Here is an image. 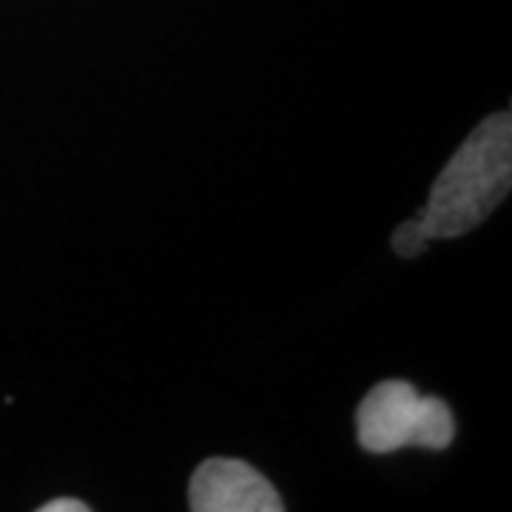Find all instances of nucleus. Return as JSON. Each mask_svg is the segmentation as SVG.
<instances>
[{
	"mask_svg": "<svg viewBox=\"0 0 512 512\" xmlns=\"http://www.w3.org/2000/svg\"><path fill=\"white\" fill-rule=\"evenodd\" d=\"M512 185V117L495 111L481 120L444 165L430 188V200L416 214L430 239H453L478 228L493 214Z\"/></svg>",
	"mask_w": 512,
	"mask_h": 512,
	"instance_id": "nucleus-1",
	"label": "nucleus"
},
{
	"mask_svg": "<svg viewBox=\"0 0 512 512\" xmlns=\"http://www.w3.org/2000/svg\"><path fill=\"white\" fill-rule=\"evenodd\" d=\"M356 439L365 453L390 456L407 447L447 450L456 439V421L447 402L421 396L410 382H379L356 410Z\"/></svg>",
	"mask_w": 512,
	"mask_h": 512,
	"instance_id": "nucleus-2",
	"label": "nucleus"
},
{
	"mask_svg": "<svg viewBox=\"0 0 512 512\" xmlns=\"http://www.w3.org/2000/svg\"><path fill=\"white\" fill-rule=\"evenodd\" d=\"M194 512H282L285 504L274 484L239 458H208L188 484Z\"/></svg>",
	"mask_w": 512,
	"mask_h": 512,
	"instance_id": "nucleus-3",
	"label": "nucleus"
},
{
	"mask_svg": "<svg viewBox=\"0 0 512 512\" xmlns=\"http://www.w3.org/2000/svg\"><path fill=\"white\" fill-rule=\"evenodd\" d=\"M424 245H427V237L419 231V222L416 217L413 220L402 222L399 228H396V234H393V251L404 259H410V256H419L424 251Z\"/></svg>",
	"mask_w": 512,
	"mask_h": 512,
	"instance_id": "nucleus-4",
	"label": "nucleus"
},
{
	"mask_svg": "<svg viewBox=\"0 0 512 512\" xmlns=\"http://www.w3.org/2000/svg\"><path fill=\"white\" fill-rule=\"evenodd\" d=\"M92 507L86 501H77V498H55V501H46L40 512H89Z\"/></svg>",
	"mask_w": 512,
	"mask_h": 512,
	"instance_id": "nucleus-5",
	"label": "nucleus"
}]
</instances>
